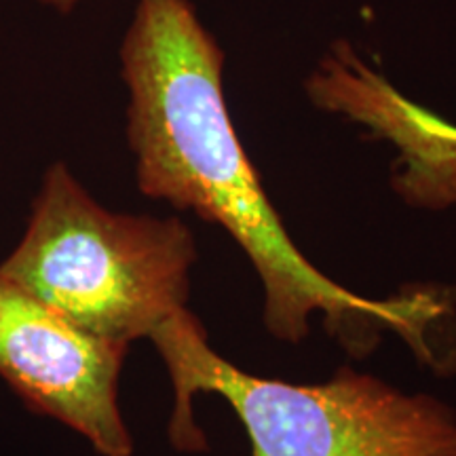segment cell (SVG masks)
I'll use <instances>...</instances> for the list:
<instances>
[{
    "mask_svg": "<svg viewBox=\"0 0 456 456\" xmlns=\"http://www.w3.org/2000/svg\"><path fill=\"white\" fill-rule=\"evenodd\" d=\"M118 60L140 192L235 239L265 288V323L275 338L300 342L322 313L346 349H370L380 330H395L420 355H431L425 326L450 313L446 292L363 298L296 248L232 125L224 51L191 0H138Z\"/></svg>",
    "mask_w": 456,
    "mask_h": 456,
    "instance_id": "obj_1",
    "label": "cell"
},
{
    "mask_svg": "<svg viewBox=\"0 0 456 456\" xmlns=\"http://www.w3.org/2000/svg\"><path fill=\"white\" fill-rule=\"evenodd\" d=\"M148 338L174 387L169 442L182 452L208 448L192 399L212 393L235 410L254 456H456V416L431 395H406L351 368L322 385L254 376L209 346L188 309L165 319Z\"/></svg>",
    "mask_w": 456,
    "mask_h": 456,
    "instance_id": "obj_2",
    "label": "cell"
},
{
    "mask_svg": "<svg viewBox=\"0 0 456 456\" xmlns=\"http://www.w3.org/2000/svg\"><path fill=\"white\" fill-rule=\"evenodd\" d=\"M195 262L184 222L110 212L53 163L0 273L83 332L129 346L186 309Z\"/></svg>",
    "mask_w": 456,
    "mask_h": 456,
    "instance_id": "obj_3",
    "label": "cell"
},
{
    "mask_svg": "<svg viewBox=\"0 0 456 456\" xmlns=\"http://www.w3.org/2000/svg\"><path fill=\"white\" fill-rule=\"evenodd\" d=\"M129 346L95 338L0 273V379L32 412L83 436L102 456H131L118 406Z\"/></svg>",
    "mask_w": 456,
    "mask_h": 456,
    "instance_id": "obj_4",
    "label": "cell"
},
{
    "mask_svg": "<svg viewBox=\"0 0 456 456\" xmlns=\"http://www.w3.org/2000/svg\"><path fill=\"white\" fill-rule=\"evenodd\" d=\"M305 89L319 110L393 146L391 186L403 203L433 212L454 208L456 123L406 98L346 41L330 47Z\"/></svg>",
    "mask_w": 456,
    "mask_h": 456,
    "instance_id": "obj_5",
    "label": "cell"
},
{
    "mask_svg": "<svg viewBox=\"0 0 456 456\" xmlns=\"http://www.w3.org/2000/svg\"><path fill=\"white\" fill-rule=\"evenodd\" d=\"M37 3H41V4H45V7L57 11L60 15H68V13H72V11L77 9L83 0H37Z\"/></svg>",
    "mask_w": 456,
    "mask_h": 456,
    "instance_id": "obj_6",
    "label": "cell"
}]
</instances>
